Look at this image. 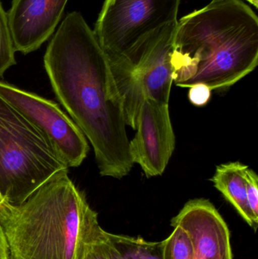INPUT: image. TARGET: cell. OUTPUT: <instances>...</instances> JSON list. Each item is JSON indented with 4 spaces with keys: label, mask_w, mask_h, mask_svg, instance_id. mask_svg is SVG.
Listing matches in <instances>:
<instances>
[{
    "label": "cell",
    "mask_w": 258,
    "mask_h": 259,
    "mask_svg": "<svg viewBox=\"0 0 258 259\" xmlns=\"http://www.w3.org/2000/svg\"><path fill=\"white\" fill-rule=\"evenodd\" d=\"M180 0H105L93 30L113 77L126 72L153 35L177 24Z\"/></svg>",
    "instance_id": "5b68a950"
},
{
    "label": "cell",
    "mask_w": 258,
    "mask_h": 259,
    "mask_svg": "<svg viewBox=\"0 0 258 259\" xmlns=\"http://www.w3.org/2000/svg\"><path fill=\"white\" fill-rule=\"evenodd\" d=\"M248 167L239 161L220 164L217 166L211 181L215 188L237 210L242 219L256 231L258 219L253 214L247 198L245 171Z\"/></svg>",
    "instance_id": "8fae6325"
},
{
    "label": "cell",
    "mask_w": 258,
    "mask_h": 259,
    "mask_svg": "<svg viewBox=\"0 0 258 259\" xmlns=\"http://www.w3.org/2000/svg\"><path fill=\"white\" fill-rule=\"evenodd\" d=\"M9 259H82L101 228L83 191L60 170L25 202L0 205Z\"/></svg>",
    "instance_id": "3957f363"
},
{
    "label": "cell",
    "mask_w": 258,
    "mask_h": 259,
    "mask_svg": "<svg viewBox=\"0 0 258 259\" xmlns=\"http://www.w3.org/2000/svg\"><path fill=\"white\" fill-rule=\"evenodd\" d=\"M15 52L8 15L0 2V77L10 67L16 64Z\"/></svg>",
    "instance_id": "4fadbf2b"
},
{
    "label": "cell",
    "mask_w": 258,
    "mask_h": 259,
    "mask_svg": "<svg viewBox=\"0 0 258 259\" xmlns=\"http://www.w3.org/2000/svg\"><path fill=\"white\" fill-rule=\"evenodd\" d=\"M136 133L129 152L148 178L163 175L175 149L169 103L144 97L136 118Z\"/></svg>",
    "instance_id": "ba28073f"
},
{
    "label": "cell",
    "mask_w": 258,
    "mask_h": 259,
    "mask_svg": "<svg viewBox=\"0 0 258 259\" xmlns=\"http://www.w3.org/2000/svg\"><path fill=\"white\" fill-rule=\"evenodd\" d=\"M251 4L254 5L255 7H257V0H248Z\"/></svg>",
    "instance_id": "ac0fdd59"
},
{
    "label": "cell",
    "mask_w": 258,
    "mask_h": 259,
    "mask_svg": "<svg viewBox=\"0 0 258 259\" xmlns=\"http://www.w3.org/2000/svg\"><path fill=\"white\" fill-rule=\"evenodd\" d=\"M177 24L166 26L153 35L133 65L114 79L123 102L126 124L133 130L144 97L169 103L174 83L171 59Z\"/></svg>",
    "instance_id": "8992f818"
},
{
    "label": "cell",
    "mask_w": 258,
    "mask_h": 259,
    "mask_svg": "<svg viewBox=\"0 0 258 259\" xmlns=\"http://www.w3.org/2000/svg\"><path fill=\"white\" fill-rule=\"evenodd\" d=\"M0 259H9L7 240H6L1 223H0Z\"/></svg>",
    "instance_id": "e0dca14e"
},
{
    "label": "cell",
    "mask_w": 258,
    "mask_h": 259,
    "mask_svg": "<svg viewBox=\"0 0 258 259\" xmlns=\"http://www.w3.org/2000/svg\"><path fill=\"white\" fill-rule=\"evenodd\" d=\"M68 0H12L8 12L15 51L38 50L54 33Z\"/></svg>",
    "instance_id": "30bf717a"
},
{
    "label": "cell",
    "mask_w": 258,
    "mask_h": 259,
    "mask_svg": "<svg viewBox=\"0 0 258 259\" xmlns=\"http://www.w3.org/2000/svg\"><path fill=\"white\" fill-rule=\"evenodd\" d=\"M171 62L176 86L230 88L257 67V15L242 0H212L178 20Z\"/></svg>",
    "instance_id": "7a4b0ae2"
},
{
    "label": "cell",
    "mask_w": 258,
    "mask_h": 259,
    "mask_svg": "<svg viewBox=\"0 0 258 259\" xmlns=\"http://www.w3.org/2000/svg\"><path fill=\"white\" fill-rule=\"evenodd\" d=\"M162 243L163 259H195L190 237L180 227H174L172 234Z\"/></svg>",
    "instance_id": "7c38bea8"
},
{
    "label": "cell",
    "mask_w": 258,
    "mask_h": 259,
    "mask_svg": "<svg viewBox=\"0 0 258 259\" xmlns=\"http://www.w3.org/2000/svg\"><path fill=\"white\" fill-rule=\"evenodd\" d=\"M245 181L248 205L254 217L258 219V177L256 172L249 167L245 171Z\"/></svg>",
    "instance_id": "9a60e30c"
},
{
    "label": "cell",
    "mask_w": 258,
    "mask_h": 259,
    "mask_svg": "<svg viewBox=\"0 0 258 259\" xmlns=\"http://www.w3.org/2000/svg\"><path fill=\"white\" fill-rule=\"evenodd\" d=\"M5 202H6V201L4 200V199H3V196H2L1 194H0V205H1L2 204L4 203Z\"/></svg>",
    "instance_id": "d6986e66"
},
{
    "label": "cell",
    "mask_w": 258,
    "mask_h": 259,
    "mask_svg": "<svg viewBox=\"0 0 258 259\" xmlns=\"http://www.w3.org/2000/svg\"><path fill=\"white\" fill-rule=\"evenodd\" d=\"M82 259H112L108 243L107 232L100 228L86 245Z\"/></svg>",
    "instance_id": "5bb4252c"
},
{
    "label": "cell",
    "mask_w": 258,
    "mask_h": 259,
    "mask_svg": "<svg viewBox=\"0 0 258 259\" xmlns=\"http://www.w3.org/2000/svg\"><path fill=\"white\" fill-rule=\"evenodd\" d=\"M53 91L87 137L100 175L121 179L133 166L123 102L107 56L81 14H68L47 47Z\"/></svg>",
    "instance_id": "6da1fadb"
},
{
    "label": "cell",
    "mask_w": 258,
    "mask_h": 259,
    "mask_svg": "<svg viewBox=\"0 0 258 259\" xmlns=\"http://www.w3.org/2000/svg\"><path fill=\"white\" fill-rule=\"evenodd\" d=\"M171 225L180 227L189 234L195 259H233L228 226L208 199L186 202Z\"/></svg>",
    "instance_id": "9c48e42d"
},
{
    "label": "cell",
    "mask_w": 258,
    "mask_h": 259,
    "mask_svg": "<svg viewBox=\"0 0 258 259\" xmlns=\"http://www.w3.org/2000/svg\"><path fill=\"white\" fill-rule=\"evenodd\" d=\"M0 97L39 131L68 167L84 161L89 152L86 137L56 103L2 81Z\"/></svg>",
    "instance_id": "52a82bcc"
},
{
    "label": "cell",
    "mask_w": 258,
    "mask_h": 259,
    "mask_svg": "<svg viewBox=\"0 0 258 259\" xmlns=\"http://www.w3.org/2000/svg\"><path fill=\"white\" fill-rule=\"evenodd\" d=\"M65 169L68 166L39 131L0 97V194L4 200L21 205Z\"/></svg>",
    "instance_id": "277c9868"
},
{
    "label": "cell",
    "mask_w": 258,
    "mask_h": 259,
    "mask_svg": "<svg viewBox=\"0 0 258 259\" xmlns=\"http://www.w3.org/2000/svg\"><path fill=\"white\" fill-rule=\"evenodd\" d=\"M212 90L204 83H197L189 88V101L195 106H204L212 98Z\"/></svg>",
    "instance_id": "2e32d148"
}]
</instances>
